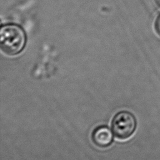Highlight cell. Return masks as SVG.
<instances>
[{"label":"cell","instance_id":"4","mask_svg":"<svg viewBox=\"0 0 160 160\" xmlns=\"http://www.w3.org/2000/svg\"><path fill=\"white\" fill-rule=\"evenodd\" d=\"M155 29L158 34L160 36V14L157 18L155 22Z\"/></svg>","mask_w":160,"mask_h":160},{"label":"cell","instance_id":"2","mask_svg":"<svg viewBox=\"0 0 160 160\" xmlns=\"http://www.w3.org/2000/svg\"><path fill=\"white\" fill-rule=\"evenodd\" d=\"M136 127L137 121L135 116L127 111L117 113L111 122V128L114 136L121 140L130 138L135 132Z\"/></svg>","mask_w":160,"mask_h":160},{"label":"cell","instance_id":"3","mask_svg":"<svg viewBox=\"0 0 160 160\" xmlns=\"http://www.w3.org/2000/svg\"><path fill=\"white\" fill-rule=\"evenodd\" d=\"M113 139L111 130L107 126H99L96 127L92 133L93 142L100 148L109 146Z\"/></svg>","mask_w":160,"mask_h":160},{"label":"cell","instance_id":"1","mask_svg":"<svg viewBox=\"0 0 160 160\" xmlns=\"http://www.w3.org/2000/svg\"><path fill=\"white\" fill-rule=\"evenodd\" d=\"M26 34L21 27L14 24H8L0 29V46L7 54H18L24 49L26 44Z\"/></svg>","mask_w":160,"mask_h":160},{"label":"cell","instance_id":"5","mask_svg":"<svg viewBox=\"0 0 160 160\" xmlns=\"http://www.w3.org/2000/svg\"><path fill=\"white\" fill-rule=\"evenodd\" d=\"M154 1H155L156 3L157 6L160 8V0H154Z\"/></svg>","mask_w":160,"mask_h":160}]
</instances>
